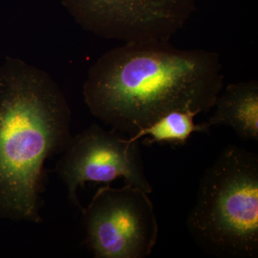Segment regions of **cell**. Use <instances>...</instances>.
<instances>
[{
  "label": "cell",
  "mask_w": 258,
  "mask_h": 258,
  "mask_svg": "<svg viewBox=\"0 0 258 258\" xmlns=\"http://www.w3.org/2000/svg\"><path fill=\"white\" fill-rule=\"evenodd\" d=\"M85 30L125 42H169L192 15L196 0H62Z\"/></svg>",
  "instance_id": "5b68a950"
},
{
  "label": "cell",
  "mask_w": 258,
  "mask_h": 258,
  "mask_svg": "<svg viewBox=\"0 0 258 258\" xmlns=\"http://www.w3.org/2000/svg\"><path fill=\"white\" fill-rule=\"evenodd\" d=\"M220 55L169 42H125L93 64L84 101L98 119L133 137L176 110L208 113L222 92Z\"/></svg>",
  "instance_id": "6da1fadb"
},
{
  "label": "cell",
  "mask_w": 258,
  "mask_h": 258,
  "mask_svg": "<svg viewBox=\"0 0 258 258\" xmlns=\"http://www.w3.org/2000/svg\"><path fill=\"white\" fill-rule=\"evenodd\" d=\"M186 225L209 254L258 257L257 154L235 145L224 149L200 180Z\"/></svg>",
  "instance_id": "3957f363"
},
{
  "label": "cell",
  "mask_w": 258,
  "mask_h": 258,
  "mask_svg": "<svg viewBox=\"0 0 258 258\" xmlns=\"http://www.w3.org/2000/svg\"><path fill=\"white\" fill-rule=\"evenodd\" d=\"M209 126L226 125L244 141H258V82L230 83L215 102Z\"/></svg>",
  "instance_id": "52a82bcc"
},
{
  "label": "cell",
  "mask_w": 258,
  "mask_h": 258,
  "mask_svg": "<svg viewBox=\"0 0 258 258\" xmlns=\"http://www.w3.org/2000/svg\"><path fill=\"white\" fill-rule=\"evenodd\" d=\"M82 211L86 242L96 257H147L157 244L159 226L154 205L140 188L107 184Z\"/></svg>",
  "instance_id": "277c9868"
},
{
  "label": "cell",
  "mask_w": 258,
  "mask_h": 258,
  "mask_svg": "<svg viewBox=\"0 0 258 258\" xmlns=\"http://www.w3.org/2000/svg\"><path fill=\"white\" fill-rule=\"evenodd\" d=\"M57 164V174L67 187L69 198L81 209L77 191L87 181L110 184L123 177L125 184L149 194L152 187L144 173L139 141L91 125L71 138Z\"/></svg>",
  "instance_id": "8992f818"
},
{
  "label": "cell",
  "mask_w": 258,
  "mask_h": 258,
  "mask_svg": "<svg viewBox=\"0 0 258 258\" xmlns=\"http://www.w3.org/2000/svg\"><path fill=\"white\" fill-rule=\"evenodd\" d=\"M0 86H1V81H0Z\"/></svg>",
  "instance_id": "9c48e42d"
},
{
  "label": "cell",
  "mask_w": 258,
  "mask_h": 258,
  "mask_svg": "<svg viewBox=\"0 0 258 258\" xmlns=\"http://www.w3.org/2000/svg\"><path fill=\"white\" fill-rule=\"evenodd\" d=\"M0 215L38 223L45 161L62 152L71 113L58 85L17 58L0 68Z\"/></svg>",
  "instance_id": "7a4b0ae2"
},
{
  "label": "cell",
  "mask_w": 258,
  "mask_h": 258,
  "mask_svg": "<svg viewBox=\"0 0 258 258\" xmlns=\"http://www.w3.org/2000/svg\"><path fill=\"white\" fill-rule=\"evenodd\" d=\"M198 114V112L190 109L169 112L130 138L132 141H139L149 136L142 142L145 146L155 144L183 145L195 132L208 133L210 130L206 122L195 123V118Z\"/></svg>",
  "instance_id": "ba28073f"
}]
</instances>
